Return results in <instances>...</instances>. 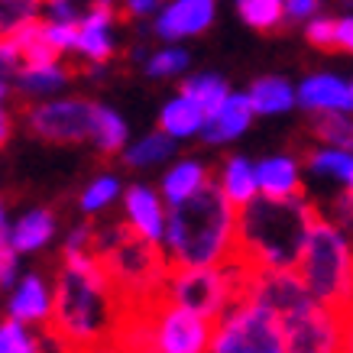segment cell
<instances>
[{"label": "cell", "mask_w": 353, "mask_h": 353, "mask_svg": "<svg viewBox=\"0 0 353 353\" xmlns=\"http://www.w3.org/2000/svg\"><path fill=\"white\" fill-rule=\"evenodd\" d=\"M123 305L91 256H62L55 269L46 341L55 353H91L114 343Z\"/></svg>", "instance_id": "6da1fadb"}, {"label": "cell", "mask_w": 353, "mask_h": 353, "mask_svg": "<svg viewBox=\"0 0 353 353\" xmlns=\"http://www.w3.org/2000/svg\"><path fill=\"white\" fill-rule=\"evenodd\" d=\"M314 214L318 208L308 198H253L236 211L230 253L256 272H299Z\"/></svg>", "instance_id": "7a4b0ae2"}, {"label": "cell", "mask_w": 353, "mask_h": 353, "mask_svg": "<svg viewBox=\"0 0 353 353\" xmlns=\"http://www.w3.org/2000/svg\"><path fill=\"white\" fill-rule=\"evenodd\" d=\"M236 208L224 198L217 179L204 185L188 201L165 211L162 250L169 269H211L221 266L234 250Z\"/></svg>", "instance_id": "3957f363"}, {"label": "cell", "mask_w": 353, "mask_h": 353, "mask_svg": "<svg viewBox=\"0 0 353 353\" xmlns=\"http://www.w3.org/2000/svg\"><path fill=\"white\" fill-rule=\"evenodd\" d=\"M91 259L104 269L108 282L117 292L123 314L146 311L159 299H165L169 282V259L159 243H150L133 234L127 221L117 224H94L91 236Z\"/></svg>", "instance_id": "277c9868"}, {"label": "cell", "mask_w": 353, "mask_h": 353, "mask_svg": "<svg viewBox=\"0 0 353 353\" xmlns=\"http://www.w3.org/2000/svg\"><path fill=\"white\" fill-rule=\"evenodd\" d=\"M299 279L314 305L341 314L347 321L353 318V243L321 211L311 221L299 263Z\"/></svg>", "instance_id": "5b68a950"}, {"label": "cell", "mask_w": 353, "mask_h": 353, "mask_svg": "<svg viewBox=\"0 0 353 353\" xmlns=\"http://www.w3.org/2000/svg\"><path fill=\"white\" fill-rule=\"evenodd\" d=\"M211 353H285L282 321L256 301H234L214 321Z\"/></svg>", "instance_id": "8992f818"}, {"label": "cell", "mask_w": 353, "mask_h": 353, "mask_svg": "<svg viewBox=\"0 0 353 353\" xmlns=\"http://www.w3.org/2000/svg\"><path fill=\"white\" fill-rule=\"evenodd\" d=\"M165 299L179 308L201 314L208 321H217L230 305H234V292L227 285L224 272L217 266L211 269H169V282H165Z\"/></svg>", "instance_id": "52a82bcc"}, {"label": "cell", "mask_w": 353, "mask_h": 353, "mask_svg": "<svg viewBox=\"0 0 353 353\" xmlns=\"http://www.w3.org/2000/svg\"><path fill=\"white\" fill-rule=\"evenodd\" d=\"M282 337L285 353H343L347 318L308 301L305 308L282 318Z\"/></svg>", "instance_id": "ba28073f"}, {"label": "cell", "mask_w": 353, "mask_h": 353, "mask_svg": "<svg viewBox=\"0 0 353 353\" xmlns=\"http://www.w3.org/2000/svg\"><path fill=\"white\" fill-rule=\"evenodd\" d=\"M94 110H97L94 101L62 97V101H46V104L30 108L26 123L46 143H81V139H91Z\"/></svg>", "instance_id": "9c48e42d"}, {"label": "cell", "mask_w": 353, "mask_h": 353, "mask_svg": "<svg viewBox=\"0 0 353 353\" xmlns=\"http://www.w3.org/2000/svg\"><path fill=\"white\" fill-rule=\"evenodd\" d=\"M246 299L256 301L259 308L272 311L279 321L292 314V311H299L308 305V292L301 285L299 272H256L253 282H250V292H246Z\"/></svg>", "instance_id": "30bf717a"}, {"label": "cell", "mask_w": 353, "mask_h": 353, "mask_svg": "<svg viewBox=\"0 0 353 353\" xmlns=\"http://www.w3.org/2000/svg\"><path fill=\"white\" fill-rule=\"evenodd\" d=\"M214 10L217 7L211 0H175L156 17V36L165 39V43L198 36L214 23Z\"/></svg>", "instance_id": "8fae6325"}, {"label": "cell", "mask_w": 353, "mask_h": 353, "mask_svg": "<svg viewBox=\"0 0 353 353\" xmlns=\"http://www.w3.org/2000/svg\"><path fill=\"white\" fill-rule=\"evenodd\" d=\"M123 214H127V227L143 240L162 246L165 236V208H162V194H156L146 185H133L123 194Z\"/></svg>", "instance_id": "7c38bea8"}, {"label": "cell", "mask_w": 353, "mask_h": 353, "mask_svg": "<svg viewBox=\"0 0 353 353\" xmlns=\"http://www.w3.org/2000/svg\"><path fill=\"white\" fill-rule=\"evenodd\" d=\"M299 104L311 114H350L353 94L350 85L341 81L337 75H311L295 88Z\"/></svg>", "instance_id": "4fadbf2b"}, {"label": "cell", "mask_w": 353, "mask_h": 353, "mask_svg": "<svg viewBox=\"0 0 353 353\" xmlns=\"http://www.w3.org/2000/svg\"><path fill=\"white\" fill-rule=\"evenodd\" d=\"M110 20H114V7L110 3H94L91 10H85V20L78 23L75 49L81 52L91 65H104L114 55V39H110Z\"/></svg>", "instance_id": "5bb4252c"}, {"label": "cell", "mask_w": 353, "mask_h": 353, "mask_svg": "<svg viewBox=\"0 0 353 353\" xmlns=\"http://www.w3.org/2000/svg\"><path fill=\"white\" fill-rule=\"evenodd\" d=\"M256 185H259V198H272V201L305 198V185H301V172L295 156L263 159L256 165Z\"/></svg>", "instance_id": "9a60e30c"}, {"label": "cell", "mask_w": 353, "mask_h": 353, "mask_svg": "<svg viewBox=\"0 0 353 353\" xmlns=\"http://www.w3.org/2000/svg\"><path fill=\"white\" fill-rule=\"evenodd\" d=\"M3 43H10L13 49H17V55H20V62H23V72H26V68L59 65V52L52 49L49 36H46L43 17H32V20H26L23 26H17L10 36H3Z\"/></svg>", "instance_id": "2e32d148"}, {"label": "cell", "mask_w": 353, "mask_h": 353, "mask_svg": "<svg viewBox=\"0 0 353 353\" xmlns=\"http://www.w3.org/2000/svg\"><path fill=\"white\" fill-rule=\"evenodd\" d=\"M250 120H253V108H250L246 94H230L211 117L204 120L201 137L208 139V143H230V139H236L240 133H246Z\"/></svg>", "instance_id": "e0dca14e"}, {"label": "cell", "mask_w": 353, "mask_h": 353, "mask_svg": "<svg viewBox=\"0 0 353 353\" xmlns=\"http://www.w3.org/2000/svg\"><path fill=\"white\" fill-rule=\"evenodd\" d=\"M52 311V292L46 289L43 276H26L10 299V321L17 324H46Z\"/></svg>", "instance_id": "ac0fdd59"}, {"label": "cell", "mask_w": 353, "mask_h": 353, "mask_svg": "<svg viewBox=\"0 0 353 353\" xmlns=\"http://www.w3.org/2000/svg\"><path fill=\"white\" fill-rule=\"evenodd\" d=\"M217 185H221V192L230 204H234L236 211L246 208V204L259 198V185H256V165L243 156H230V159L221 162V169H217Z\"/></svg>", "instance_id": "d6986e66"}, {"label": "cell", "mask_w": 353, "mask_h": 353, "mask_svg": "<svg viewBox=\"0 0 353 353\" xmlns=\"http://www.w3.org/2000/svg\"><path fill=\"white\" fill-rule=\"evenodd\" d=\"M246 101H250L253 114H266V117H272V114H289V110L299 104L295 88L279 75L256 78V81L250 85V91H246Z\"/></svg>", "instance_id": "ffe728a7"}, {"label": "cell", "mask_w": 353, "mask_h": 353, "mask_svg": "<svg viewBox=\"0 0 353 353\" xmlns=\"http://www.w3.org/2000/svg\"><path fill=\"white\" fill-rule=\"evenodd\" d=\"M208 182H211V169L194 159H185L162 175V198L169 201V208H175V204L188 201L192 194H198Z\"/></svg>", "instance_id": "44dd1931"}, {"label": "cell", "mask_w": 353, "mask_h": 353, "mask_svg": "<svg viewBox=\"0 0 353 353\" xmlns=\"http://www.w3.org/2000/svg\"><path fill=\"white\" fill-rule=\"evenodd\" d=\"M204 110L198 108V104H192L188 97H172L169 104L162 108V114H159V127H162V133L175 143V139H188V137H194V133H201L204 130Z\"/></svg>", "instance_id": "7402d4cb"}, {"label": "cell", "mask_w": 353, "mask_h": 353, "mask_svg": "<svg viewBox=\"0 0 353 353\" xmlns=\"http://www.w3.org/2000/svg\"><path fill=\"white\" fill-rule=\"evenodd\" d=\"M55 234V214L52 211H30L26 217H20L7 234V243L13 246V253H32L52 240Z\"/></svg>", "instance_id": "603a6c76"}, {"label": "cell", "mask_w": 353, "mask_h": 353, "mask_svg": "<svg viewBox=\"0 0 353 353\" xmlns=\"http://www.w3.org/2000/svg\"><path fill=\"white\" fill-rule=\"evenodd\" d=\"M301 162L308 165L314 175H324V179H337V182L353 192V152H341V150H324V146H314L308 143L301 150Z\"/></svg>", "instance_id": "cb8c5ba5"}, {"label": "cell", "mask_w": 353, "mask_h": 353, "mask_svg": "<svg viewBox=\"0 0 353 353\" xmlns=\"http://www.w3.org/2000/svg\"><path fill=\"white\" fill-rule=\"evenodd\" d=\"M311 143L324 150L353 152V117L350 114H314L311 120Z\"/></svg>", "instance_id": "d4e9b609"}, {"label": "cell", "mask_w": 353, "mask_h": 353, "mask_svg": "<svg viewBox=\"0 0 353 353\" xmlns=\"http://www.w3.org/2000/svg\"><path fill=\"white\" fill-rule=\"evenodd\" d=\"M182 97L198 104L204 110V117H211L230 97V88H227V81L221 75H192L188 81H182Z\"/></svg>", "instance_id": "484cf974"}, {"label": "cell", "mask_w": 353, "mask_h": 353, "mask_svg": "<svg viewBox=\"0 0 353 353\" xmlns=\"http://www.w3.org/2000/svg\"><path fill=\"white\" fill-rule=\"evenodd\" d=\"M91 139L97 143V150L101 152L114 156V152H120L123 146H127V123H123V120H120L110 108H101V104H97Z\"/></svg>", "instance_id": "4316f807"}, {"label": "cell", "mask_w": 353, "mask_h": 353, "mask_svg": "<svg viewBox=\"0 0 353 353\" xmlns=\"http://www.w3.org/2000/svg\"><path fill=\"white\" fill-rule=\"evenodd\" d=\"M172 152H175V143L165 133H150L146 139H137L133 146L123 150V162L133 165V169H146V165H156V162H165Z\"/></svg>", "instance_id": "83f0119b"}, {"label": "cell", "mask_w": 353, "mask_h": 353, "mask_svg": "<svg viewBox=\"0 0 353 353\" xmlns=\"http://www.w3.org/2000/svg\"><path fill=\"white\" fill-rule=\"evenodd\" d=\"M236 13L243 17V23H250L259 32H272L279 30V23L285 20V10L279 0H240Z\"/></svg>", "instance_id": "f1b7e54d"}, {"label": "cell", "mask_w": 353, "mask_h": 353, "mask_svg": "<svg viewBox=\"0 0 353 353\" xmlns=\"http://www.w3.org/2000/svg\"><path fill=\"white\" fill-rule=\"evenodd\" d=\"M68 78H72L68 68L49 65V68H26V72H20L17 85H20L23 94H52V91H59Z\"/></svg>", "instance_id": "f546056e"}, {"label": "cell", "mask_w": 353, "mask_h": 353, "mask_svg": "<svg viewBox=\"0 0 353 353\" xmlns=\"http://www.w3.org/2000/svg\"><path fill=\"white\" fill-rule=\"evenodd\" d=\"M0 353H43V350H39V341L23 324L7 318V321H0Z\"/></svg>", "instance_id": "4dcf8cb0"}, {"label": "cell", "mask_w": 353, "mask_h": 353, "mask_svg": "<svg viewBox=\"0 0 353 353\" xmlns=\"http://www.w3.org/2000/svg\"><path fill=\"white\" fill-rule=\"evenodd\" d=\"M117 194H120L117 179H114V175H101V179H94V182L85 188V194H81V211H85V214H94L101 208H108Z\"/></svg>", "instance_id": "1f68e13d"}, {"label": "cell", "mask_w": 353, "mask_h": 353, "mask_svg": "<svg viewBox=\"0 0 353 353\" xmlns=\"http://www.w3.org/2000/svg\"><path fill=\"white\" fill-rule=\"evenodd\" d=\"M185 65H188V52L179 49V46H172V49H162V52L146 59V72L152 78H172L179 72H185Z\"/></svg>", "instance_id": "d6a6232c"}, {"label": "cell", "mask_w": 353, "mask_h": 353, "mask_svg": "<svg viewBox=\"0 0 353 353\" xmlns=\"http://www.w3.org/2000/svg\"><path fill=\"white\" fill-rule=\"evenodd\" d=\"M305 36H308V43L314 46V49L334 52V49H337V20H334V17H314V20H308V26H305Z\"/></svg>", "instance_id": "836d02e7"}, {"label": "cell", "mask_w": 353, "mask_h": 353, "mask_svg": "<svg viewBox=\"0 0 353 353\" xmlns=\"http://www.w3.org/2000/svg\"><path fill=\"white\" fill-rule=\"evenodd\" d=\"M39 3H0V36H10L17 26L39 17Z\"/></svg>", "instance_id": "e575fe53"}, {"label": "cell", "mask_w": 353, "mask_h": 353, "mask_svg": "<svg viewBox=\"0 0 353 353\" xmlns=\"http://www.w3.org/2000/svg\"><path fill=\"white\" fill-rule=\"evenodd\" d=\"M17 282V253L10 243L0 246V289H10Z\"/></svg>", "instance_id": "d590c367"}, {"label": "cell", "mask_w": 353, "mask_h": 353, "mask_svg": "<svg viewBox=\"0 0 353 353\" xmlns=\"http://www.w3.org/2000/svg\"><path fill=\"white\" fill-rule=\"evenodd\" d=\"M282 10H285V20H314V13H318V3L314 0H289V3H282Z\"/></svg>", "instance_id": "8d00e7d4"}, {"label": "cell", "mask_w": 353, "mask_h": 353, "mask_svg": "<svg viewBox=\"0 0 353 353\" xmlns=\"http://www.w3.org/2000/svg\"><path fill=\"white\" fill-rule=\"evenodd\" d=\"M337 49L353 52V17H341L337 20Z\"/></svg>", "instance_id": "74e56055"}, {"label": "cell", "mask_w": 353, "mask_h": 353, "mask_svg": "<svg viewBox=\"0 0 353 353\" xmlns=\"http://www.w3.org/2000/svg\"><path fill=\"white\" fill-rule=\"evenodd\" d=\"M123 10H127L130 17H150L152 10H159V3H146V0H133V3H127Z\"/></svg>", "instance_id": "f35d334b"}, {"label": "cell", "mask_w": 353, "mask_h": 353, "mask_svg": "<svg viewBox=\"0 0 353 353\" xmlns=\"http://www.w3.org/2000/svg\"><path fill=\"white\" fill-rule=\"evenodd\" d=\"M7 139H10V117L0 110V146H7Z\"/></svg>", "instance_id": "ab89813d"}, {"label": "cell", "mask_w": 353, "mask_h": 353, "mask_svg": "<svg viewBox=\"0 0 353 353\" xmlns=\"http://www.w3.org/2000/svg\"><path fill=\"white\" fill-rule=\"evenodd\" d=\"M343 353H353V318L347 321V337H343Z\"/></svg>", "instance_id": "60d3db41"}, {"label": "cell", "mask_w": 353, "mask_h": 353, "mask_svg": "<svg viewBox=\"0 0 353 353\" xmlns=\"http://www.w3.org/2000/svg\"><path fill=\"white\" fill-rule=\"evenodd\" d=\"M7 234H10V230H7V224H3V201H0V246L7 243Z\"/></svg>", "instance_id": "b9f144b4"}, {"label": "cell", "mask_w": 353, "mask_h": 353, "mask_svg": "<svg viewBox=\"0 0 353 353\" xmlns=\"http://www.w3.org/2000/svg\"><path fill=\"white\" fill-rule=\"evenodd\" d=\"M3 91H7V88H3V81H0V101H3Z\"/></svg>", "instance_id": "7bdbcfd3"}, {"label": "cell", "mask_w": 353, "mask_h": 353, "mask_svg": "<svg viewBox=\"0 0 353 353\" xmlns=\"http://www.w3.org/2000/svg\"><path fill=\"white\" fill-rule=\"evenodd\" d=\"M350 94H353V81H350Z\"/></svg>", "instance_id": "ee69618b"}, {"label": "cell", "mask_w": 353, "mask_h": 353, "mask_svg": "<svg viewBox=\"0 0 353 353\" xmlns=\"http://www.w3.org/2000/svg\"><path fill=\"white\" fill-rule=\"evenodd\" d=\"M0 43H3V36H0Z\"/></svg>", "instance_id": "f6af8a7d"}]
</instances>
